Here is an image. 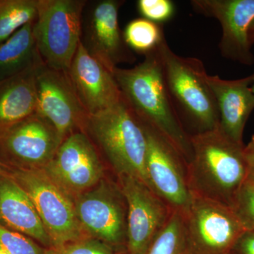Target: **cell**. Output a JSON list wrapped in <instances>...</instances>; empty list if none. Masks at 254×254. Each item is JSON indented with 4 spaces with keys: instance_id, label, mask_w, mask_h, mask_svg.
Instances as JSON below:
<instances>
[{
    "instance_id": "6da1fadb",
    "label": "cell",
    "mask_w": 254,
    "mask_h": 254,
    "mask_svg": "<svg viewBox=\"0 0 254 254\" xmlns=\"http://www.w3.org/2000/svg\"><path fill=\"white\" fill-rule=\"evenodd\" d=\"M113 75L124 98L137 116L160 132L187 163H190V135L182 125L169 93L159 48L145 55V60L134 67L115 68Z\"/></svg>"
},
{
    "instance_id": "7a4b0ae2",
    "label": "cell",
    "mask_w": 254,
    "mask_h": 254,
    "mask_svg": "<svg viewBox=\"0 0 254 254\" xmlns=\"http://www.w3.org/2000/svg\"><path fill=\"white\" fill-rule=\"evenodd\" d=\"M192 157L187 175L192 195L232 207L247 180L245 145L232 141L220 129L190 135Z\"/></svg>"
},
{
    "instance_id": "3957f363",
    "label": "cell",
    "mask_w": 254,
    "mask_h": 254,
    "mask_svg": "<svg viewBox=\"0 0 254 254\" xmlns=\"http://www.w3.org/2000/svg\"><path fill=\"white\" fill-rule=\"evenodd\" d=\"M86 128L118 176L135 177L151 190L145 167L144 127L124 97L109 109L89 115Z\"/></svg>"
},
{
    "instance_id": "277c9868",
    "label": "cell",
    "mask_w": 254,
    "mask_h": 254,
    "mask_svg": "<svg viewBox=\"0 0 254 254\" xmlns=\"http://www.w3.org/2000/svg\"><path fill=\"white\" fill-rule=\"evenodd\" d=\"M159 51L167 88L183 126L184 121L191 125L193 134L218 128V105L207 83L208 73L202 61L179 56L166 41Z\"/></svg>"
},
{
    "instance_id": "5b68a950",
    "label": "cell",
    "mask_w": 254,
    "mask_h": 254,
    "mask_svg": "<svg viewBox=\"0 0 254 254\" xmlns=\"http://www.w3.org/2000/svg\"><path fill=\"white\" fill-rule=\"evenodd\" d=\"M83 0H38L33 33L43 63L67 72L81 41Z\"/></svg>"
},
{
    "instance_id": "8992f818",
    "label": "cell",
    "mask_w": 254,
    "mask_h": 254,
    "mask_svg": "<svg viewBox=\"0 0 254 254\" xmlns=\"http://www.w3.org/2000/svg\"><path fill=\"white\" fill-rule=\"evenodd\" d=\"M189 254H230L247 229L232 207L193 195L182 215Z\"/></svg>"
},
{
    "instance_id": "52a82bcc",
    "label": "cell",
    "mask_w": 254,
    "mask_h": 254,
    "mask_svg": "<svg viewBox=\"0 0 254 254\" xmlns=\"http://www.w3.org/2000/svg\"><path fill=\"white\" fill-rule=\"evenodd\" d=\"M17 183L31 198L53 248L85 237L71 195L43 169H27L17 174Z\"/></svg>"
},
{
    "instance_id": "ba28073f",
    "label": "cell",
    "mask_w": 254,
    "mask_h": 254,
    "mask_svg": "<svg viewBox=\"0 0 254 254\" xmlns=\"http://www.w3.org/2000/svg\"><path fill=\"white\" fill-rule=\"evenodd\" d=\"M73 202L83 232L117 252L127 251V205L119 185L102 180Z\"/></svg>"
},
{
    "instance_id": "9c48e42d",
    "label": "cell",
    "mask_w": 254,
    "mask_h": 254,
    "mask_svg": "<svg viewBox=\"0 0 254 254\" xmlns=\"http://www.w3.org/2000/svg\"><path fill=\"white\" fill-rule=\"evenodd\" d=\"M141 121L147 137L145 167L150 188L174 211L184 215L193 199L187 181V162L160 132Z\"/></svg>"
},
{
    "instance_id": "30bf717a",
    "label": "cell",
    "mask_w": 254,
    "mask_h": 254,
    "mask_svg": "<svg viewBox=\"0 0 254 254\" xmlns=\"http://www.w3.org/2000/svg\"><path fill=\"white\" fill-rule=\"evenodd\" d=\"M118 178L127 205V252L144 254L174 210L141 180L127 175Z\"/></svg>"
},
{
    "instance_id": "8fae6325",
    "label": "cell",
    "mask_w": 254,
    "mask_h": 254,
    "mask_svg": "<svg viewBox=\"0 0 254 254\" xmlns=\"http://www.w3.org/2000/svg\"><path fill=\"white\" fill-rule=\"evenodd\" d=\"M36 83V113L54 127L62 141L78 127L86 128L89 115L78 100L67 72L43 64L37 71Z\"/></svg>"
},
{
    "instance_id": "7c38bea8",
    "label": "cell",
    "mask_w": 254,
    "mask_h": 254,
    "mask_svg": "<svg viewBox=\"0 0 254 254\" xmlns=\"http://www.w3.org/2000/svg\"><path fill=\"white\" fill-rule=\"evenodd\" d=\"M43 170L71 196L98 185L104 175L98 152L81 131L64 140L54 158Z\"/></svg>"
},
{
    "instance_id": "4fadbf2b",
    "label": "cell",
    "mask_w": 254,
    "mask_h": 254,
    "mask_svg": "<svg viewBox=\"0 0 254 254\" xmlns=\"http://www.w3.org/2000/svg\"><path fill=\"white\" fill-rule=\"evenodd\" d=\"M197 13L218 20L222 29L220 53L224 58L252 66L249 30L254 20V0H193Z\"/></svg>"
},
{
    "instance_id": "5bb4252c",
    "label": "cell",
    "mask_w": 254,
    "mask_h": 254,
    "mask_svg": "<svg viewBox=\"0 0 254 254\" xmlns=\"http://www.w3.org/2000/svg\"><path fill=\"white\" fill-rule=\"evenodd\" d=\"M62 143L54 127L36 113L0 136V145L5 153L28 169L46 168Z\"/></svg>"
},
{
    "instance_id": "9a60e30c",
    "label": "cell",
    "mask_w": 254,
    "mask_h": 254,
    "mask_svg": "<svg viewBox=\"0 0 254 254\" xmlns=\"http://www.w3.org/2000/svg\"><path fill=\"white\" fill-rule=\"evenodd\" d=\"M120 0H100L92 4L85 22L84 38L87 51L113 73L122 62L131 61L120 26Z\"/></svg>"
},
{
    "instance_id": "2e32d148",
    "label": "cell",
    "mask_w": 254,
    "mask_h": 254,
    "mask_svg": "<svg viewBox=\"0 0 254 254\" xmlns=\"http://www.w3.org/2000/svg\"><path fill=\"white\" fill-rule=\"evenodd\" d=\"M67 73L88 115L109 109L123 98L113 73L87 51L81 41Z\"/></svg>"
},
{
    "instance_id": "e0dca14e",
    "label": "cell",
    "mask_w": 254,
    "mask_h": 254,
    "mask_svg": "<svg viewBox=\"0 0 254 254\" xmlns=\"http://www.w3.org/2000/svg\"><path fill=\"white\" fill-rule=\"evenodd\" d=\"M206 81L218 105L219 128L232 141L244 145L246 123L254 110L253 75L232 81L207 75Z\"/></svg>"
},
{
    "instance_id": "ac0fdd59",
    "label": "cell",
    "mask_w": 254,
    "mask_h": 254,
    "mask_svg": "<svg viewBox=\"0 0 254 254\" xmlns=\"http://www.w3.org/2000/svg\"><path fill=\"white\" fill-rule=\"evenodd\" d=\"M0 220L38 241L45 248H53L31 198L17 182L9 178L0 179Z\"/></svg>"
},
{
    "instance_id": "d6986e66",
    "label": "cell",
    "mask_w": 254,
    "mask_h": 254,
    "mask_svg": "<svg viewBox=\"0 0 254 254\" xmlns=\"http://www.w3.org/2000/svg\"><path fill=\"white\" fill-rule=\"evenodd\" d=\"M43 64L0 81V136L36 113V74Z\"/></svg>"
},
{
    "instance_id": "ffe728a7",
    "label": "cell",
    "mask_w": 254,
    "mask_h": 254,
    "mask_svg": "<svg viewBox=\"0 0 254 254\" xmlns=\"http://www.w3.org/2000/svg\"><path fill=\"white\" fill-rule=\"evenodd\" d=\"M34 21L0 43V81L43 63L33 33Z\"/></svg>"
},
{
    "instance_id": "44dd1931",
    "label": "cell",
    "mask_w": 254,
    "mask_h": 254,
    "mask_svg": "<svg viewBox=\"0 0 254 254\" xmlns=\"http://www.w3.org/2000/svg\"><path fill=\"white\" fill-rule=\"evenodd\" d=\"M38 0H0V43L36 21Z\"/></svg>"
},
{
    "instance_id": "7402d4cb",
    "label": "cell",
    "mask_w": 254,
    "mask_h": 254,
    "mask_svg": "<svg viewBox=\"0 0 254 254\" xmlns=\"http://www.w3.org/2000/svg\"><path fill=\"white\" fill-rule=\"evenodd\" d=\"M123 36L127 46L145 55L158 49L165 41L163 28L160 24L144 18L130 21Z\"/></svg>"
},
{
    "instance_id": "603a6c76",
    "label": "cell",
    "mask_w": 254,
    "mask_h": 254,
    "mask_svg": "<svg viewBox=\"0 0 254 254\" xmlns=\"http://www.w3.org/2000/svg\"><path fill=\"white\" fill-rule=\"evenodd\" d=\"M144 254H189L181 213L173 212Z\"/></svg>"
},
{
    "instance_id": "cb8c5ba5",
    "label": "cell",
    "mask_w": 254,
    "mask_h": 254,
    "mask_svg": "<svg viewBox=\"0 0 254 254\" xmlns=\"http://www.w3.org/2000/svg\"><path fill=\"white\" fill-rule=\"evenodd\" d=\"M0 249L8 254H47L48 251L20 232L7 230L1 225Z\"/></svg>"
},
{
    "instance_id": "d4e9b609",
    "label": "cell",
    "mask_w": 254,
    "mask_h": 254,
    "mask_svg": "<svg viewBox=\"0 0 254 254\" xmlns=\"http://www.w3.org/2000/svg\"><path fill=\"white\" fill-rule=\"evenodd\" d=\"M113 247L101 241L85 237L57 248L48 249L47 254H117Z\"/></svg>"
},
{
    "instance_id": "484cf974",
    "label": "cell",
    "mask_w": 254,
    "mask_h": 254,
    "mask_svg": "<svg viewBox=\"0 0 254 254\" xmlns=\"http://www.w3.org/2000/svg\"><path fill=\"white\" fill-rule=\"evenodd\" d=\"M232 208L247 230L254 232V185L248 179L239 190Z\"/></svg>"
},
{
    "instance_id": "4316f807",
    "label": "cell",
    "mask_w": 254,
    "mask_h": 254,
    "mask_svg": "<svg viewBox=\"0 0 254 254\" xmlns=\"http://www.w3.org/2000/svg\"><path fill=\"white\" fill-rule=\"evenodd\" d=\"M137 6L144 18L156 23L169 21L175 14V4L170 0H139Z\"/></svg>"
},
{
    "instance_id": "83f0119b",
    "label": "cell",
    "mask_w": 254,
    "mask_h": 254,
    "mask_svg": "<svg viewBox=\"0 0 254 254\" xmlns=\"http://www.w3.org/2000/svg\"><path fill=\"white\" fill-rule=\"evenodd\" d=\"M231 254H254V232L247 230L237 240Z\"/></svg>"
},
{
    "instance_id": "f1b7e54d",
    "label": "cell",
    "mask_w": 254,
    "mask_h": 254,
    "mask_svg": "<svg viewBox=\"0 0 254 254\" xmlns=\"http://www.w3.org/2000/svg\"><path fill=\"white\" fill-rule=\"evenodd\" d=\"M243 153L249 168L254 169V135L252 136L247 145L244 147Z\"/></svg>"
},
{
    "instance_id": "f546056e",
    "label": "cell",
    "mask_w": 254,
    "mask_h": 254,
    "mask_svg": "<svg viewBox=\"0 0 254 254\" xmlns=\"http://www.w3.org/2000/svg\"><path fill=\"white\" fill-rule=\"evenodd\" d=\"M249 39H250L251 45L252 46V44L254 43V20L251 24L250 30H249Z\"/></svg>"
},
{
    "instance_id": "4dcf8cb0",
    "label": "cell",
    "mask_w": 254,
    "mask_h": 254,
    "mask_svg": "<svg viewBox=\"0 0 254 254\" xmlns=\"http://www.w3.org/2000/svg\"><path fill=\"white\" fill-rule=\"evenodd\" d=\"M247 179L254 185V169L249 168Z\"/></svg>"
},
{
    "instance_id": "1f68e13d",
    "label": "cell",
    "mask_w": 254,
    "mask_h": 254,
    "mask_svg": "<svg viewBox=\"0 0 254 254\" xmlns=\"http://www.w3.org/2000/svg\"><path fill=\"white\" fill-rule=\"evenodd\" d=\"M252 75H253V83H252V91H253V93H254V74Z\"/></svg>"
},
{
    "instance_id": "d6a6232c",
    "label": "cell",
    "mask_w": 254,
    "mask_h": 254,
    "mask_svg": "<svg viewBox=\"0 0 254 254\" xmlns=\"http://www.w3.org/2000/svg\"><path fill=\"white\" fill-rule=\"evenodd\" d=\"M117 254H128V252H127V251H125V252H118V253H117Z\"/></svg>"
},
{
    "instance_id": "836d02e7",
    "label": "cell",
    "mask_w": 254,
    "mask_h": 254,
    "mask_svg": "<svg viewBox=\"0 0 254 254\" xmlns=\"http://www.w3.org/2000/svg\"><path fill=\"white\" fill-rule=\"evenodd\" d=\"M0 254H8L7 253H6V252H4V251H3L1 250V249H0Z\"/></svg>"
},
{
    "instance_id": "e575fe53",
    "label": "cell",
    "mask_w": 254,
    "mask_h": 254,
    "mask_svg": "<svg viewBox=\"0 0 254 254\" xmlns=\"http://www.w3.org/2000/svg\"></svg>"
}]
</instances>
